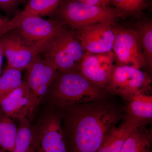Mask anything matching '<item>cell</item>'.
<instances>
[{
    "instance_id": "obj_11",
    "label": "cell",
    "mask_w": 152,
    "mask_h": 152,
    "mask_svg": "<svg viewBox=\"0 0 152 152\" xmlns=\"http://www.w3.org/2000/svg\"><path fill=\"white\" fill-rule=\"evenodd\" d=\"M0 42L7 61L6 68L22 72L40 55L36 49L27 45L13 30L0 38Z\"/></svg>"
},
{
    "instance_id": "obj_2",
    "label": "cell",
    "mask_w": 152,
    "mask_h": 152,
    "mask_svg": "<svg viewBox=\"0 0 152 152\" xmlns=\"http://www.w3.org/2000/svg\"><path fill=\"white\" fill-rule=\"evenodd\" d=\"M48 91L51 102L58 110L99 100L110 95L74 70L58 71Z\"/></svg>"
},
{
    "instance_id": "obj_16",
    "label": "cell",
    "mask_w": 152,
    "mask_h": 152,
    "mask_svg": "<svg viewBox=\"0 0 152 152\" xmlns=\"http://www.w3.org/2000/svg\"><path fill=\"white\" fill-rule=\"evenodd\" d=\"M134 129L130 123L123 122L111 131L96 152H120L126 139Z\"/></svg>"
},
{
    "instance_id": "obj_3",
    "label": "cell",
    "mask_w": 152,
    "mask_h": 152,
    "mask_svg": "<svg viewBox=\"0 0 152 152\" xmlns=\"http://www.w3.org/2000/svg\"><path fill=\"white\" fill-rule=\"evenodd\" d=\"M54 14L57 20L77 31L102 22L114 23L121 16L113 7L93 5L74 0H63Z\"/></svg>"
},
{
    "instance_id": "obj_25",
    "label": "cell",
    "mask_w": 152,
    "mask_h": 152,
    "mask_svg": "<svg viewBox=\"0 0 152 152\" xmlns=\"http://www.w3.org/2000/svg\"><path fill=\"white\" fill-rule=\"evenodd\" d=\"M80 1L93 5L107 6L108 5L109 0H74Z\"/></svg>"
},
{
    "instance_id": "obj_6",
    "label": "cell",
    "mask_w": 152,
    "mask_h": 152,
    "mask_svg": "<svg viewBox=\"0 0 152 152\" xmlns=\"http://www.w3.org/2000/svg\"><path fill=\"white\" fill-rule=\"evenodd\" d=\"M151 77L140 69L115 64L105 90L126 100L133 95L151 94Z\"/></svg>"
},
{
    "instance_id": "obj_7",
    "label": "cell",
    "mask_w": 152,
    "mask_h": 152,
    "mask_svg": "<svg viewBox=\"0 0 152 152\" xmlns=\"http://www.w3.org/2000/svg\"><path fill=\"white\" fill-rule=\"evenodd\" d=\"M26 82L29 90L30 107L28 119L31 121L42 100L47 94L58 70L53 63L42 58L34 59L26 68Z\"/></svg>"
},
{
    "instance_id": "obj_22",
    "label": "cell",
    "mask_w": 152,
    "mask_h": 152,
    "mask_svg": "<svg viewBox=\"0 0 152 152\" xmlns=\"http://www.w3.org/2000/svg\"><path fill=\"white\" fill-rule=\"evenodd\" d=\"M32 130L29 125L22 124L18 128L16 139L13 152H28L32 137Z\"/></svg>"
},
{
    "instance_id": "obj_10",
    "label": "cell",
    "mask_w": 152,
    "mask_h": 152,
    "mask_svg": "<svg viewBox=\"0 0 152 152\" xmlns=\"http://www.w3.org/2000/svg\"><path fill=\"white\" fill-rule=\"evenodd\" d=\"M113 51L101 54L86 52L79 63L77 71L90 83L105 90L114 65Z\"/></svg>"
},
{
    "instance_id": "obj_27",
    "label": "cell",
    "mask_w": 152,
    "mask_h": 152,
    "mask_svg": "<svg viewBox=\"0 0 152 152\" xmlns=\"http://www.w3.org/2000/svg\"><path fill=\"white\" fill-rule=\"evenodd\" d=\"M6 20V19L4 18L0 15V22L3 21L4 20Z\"/></svg>"
},
{
    "instance_id": "obj_9",
    "label": "cell",
    "mask_w": 152,
    "mask_h": 152,
    "mask_svg": "<svg viewBox=\"0 0 152 152\" xmlns=\"http://www.w3.org/2000/svg\"><path fill=\"white\" fill-rule=\"evenodd\" d=\"M112 51L117 66L140 69L146 66L138 34L136 29L114 27Z\"/></svg>"
},
{
    "instance_id": "obj_8",
    "label": "cell",
    "mask_w": 152,
    "mask_h": 152,
    "mask_svg": "<svg viewBox=\"0 0 152 152\" xmlns=\"http://www.w3.org/2000/svg\"><path fill=\"white\" fill-rule=\"evenodd\" d=\"M33 135L28 152H67L60 111L44 118Z\"/></svg>"
},
{
    "instance_id": "obj_19",
    "label": "cell",
    "mask_w": 152,
    "mask_h": 152,
    "mask_svg": "<svg viewBox=\"0 0 152 152\" xmlns=\"http://www.w3.org/2000/svg\"><path fill=\"white\" fill-rule=\"evenodd\" d=\"M142 50L146 66L151 70L152 67V23L151 20L140 22L137 25Z\"/></svg>"
},
{
    "instance_id": "obj_12",
    "label": "cell",
    "mask_w": 152,
    "mask_h": 152,
    "mask_svg": "<svg viewBox=\"0 0 152 152\" xmlns=\"http://www.w3.org/2000/svg\"><path fill=\"white\" fill-rule=\"evenodd\" d=\"M113 23L112 22H102L77 31L86 51L101 54L112 51L115 37Z\"/></svg>"
},
{
    "instance_id": "obj_18",
    "label": "cell",
    "mask_w": 152,
    "mask_h": 152,
    "mask_svg": "<svg viewBox=\"0 0 152 152\" xmlns=\"http://www.w3.org/2000/svg\"><path fill=\"white\" fill-rule=\"evenodd\" d=\"M17 132L13 119L0 111V148L4 151L13 152Z\"/></svg>"
},
{
    "instance_id": "obj_13",
    "label": "cell",
    "mask_w": 152,
    "mask_h": 152,
    "mask_svg": "<svg viewBox=\"0 0 152 152\" xmlns=\"http://www.w3.org/2000/svg\"><path fill=\"white\" fill-rule=\"evenodd\" d=\"M29 90L26 81L4 98L0 103V111L12 119L19 121L27 118L29 113Z\"/></svg>"
},
{
    "instance_id": "obj_15",
    "label": "cell",
    "mask_w": 152,
    "mask_h": 152,
    "mask_svg": "<svg viewBox=\"0 0 152 152\" xmlns=\"http://www.w3.org/2000/svg\"><path fill=\"white\" fill-rule=\"evenodd\" d=\"M139 126L131 133L120 152H152V132L146 127Z\"/></svg>"
},
{
    "instance_id": "obj_24",
    "label": "cell",
    "mask_w": 152,
    "mask_h": 152,
    "mask_svg": "<svg viewBox=\"0 0 152 152\" xmlns=\"http://www.w3.org/2000/svg\"><path fill=\"white\" fill-rule=\"evenodd\" d=\"M23 0H0V8L6 12L13 10Z\"/></svg>"
},
{
    "instance_id": "obj_4",
    "label": "cell",
    "mask_w": 152,
    "mask_h": 152,
    "mask_svg": "<svg viewBox=\"0 0 152 152\" xmlns=\"http://www.w3.org/2000/svg\"><path fill=\"white\" fill-rule=\"evenodd\" d=\"M86 52L77 31L65 26L52 39L42 54L53 63L58 71H77Z\"/></svg>"
},
{
    "instance_id": "obj_17",
    "label": "cell",
    "mask_w": 152,
    "mask_h": 152,
    "mask_svg": "<svg viewBox=\"0 0 152 152\" xmlns=\"http://www.w3.org/2000/svg\"><path fill=\"white\" fill-rule=\"evenodd\" d=\"M63 0H28L24 8L17 14L20 17H41L54 14Z\"/></svg>"
},
{
    "instance_id": "obj_23",
    "label": "cell",
    "mask_w": 152,
    "mask_h": 152,
    "mask_svg": "<svg viewBox=\"0 0 152 152\" xmlns=\"http://www.w3.org/2000/svg\"><path fill=\"white\" fill-rule=\"evenodd\" d=\"M17 26L16 23L12 19L11 20L6 19L3 21L0 22V38L15 29Z\"/></svg>"
},
{
    "instance_id": "obj_21",
    "label": "cell",
    "mask_w": 152,
    "mask_h": 152,
    "mask_svg": "<svg viewBox=\"0 0 152 152\" xmlns=\"http://www.w3.org/2000/svg\"><path fill=\"white\" fill-rule=\"evenodd\" d=\"M121 16L139 15L146 7L145 0H109Z\"/></svg>"
},
{
    "instance_id": "obj_5",
    "label": "cell",
    "mask_w": 152,
    "mask_h": 152,
    "mask_svg": "<svg viewBox=\"0 0 152 152\" xmlns=\"http://www.w3.org/2000/svg\"><path fill=\"white\" fill-rule=\"evenodd\" d=\"M18 26L13 30L30 46L42 53L48 44L55 36L65 27L58 20H50L35 16L13 18Z\"/></svg>"
},
{
    "instance_id": "obj_28",
    "label": "cell",
    "mask_w": 152,
    "mask_h": 152,
    "mask_svg": "<svg viewBox=\"0 0 152 152\" xmlns=\"http://www.w3.org/2000/svg\"><path fill=\"white\" fill-rule=\"evenodd\" d=\"M2 66H0V76L1 75Z\"/></svg>"
},
{
    "instance_id": "obj_20",
    "label": "cell",
    "mask_w": 152,
    "mask_h": 152,
    "mask_svg": "<svg viewBox=\"0 0 152 152\" xmlns=\"http://www.w3.org/2000/svg\"><path fill=\"white\" fill-rule=\"evenodd\" d=\"M23 81L21 71L6 68L0 76V103L4 98L19 87Z\"/></svg>"
},
{
    "instance_id": "obj_26",
    "label": "cell",
    "mask_w": 152,
    "mask_h": 152,
    "mask_svg": "<svg viewBox=\"0 0 152 152\" xmlns=\"http://www.w3.org/2000/svg\"><path fill=\"white\" fill-rule=\"evenodd\" d=\"M4 56V52H3L2 47L1 44L0 42V66H2Z\"/></svg>"
},
{
    "instance_id": "obj_14",
    "label": "cell",
    "mask_w": 152,
    "mask_h": 152,
    "mask_svg": "<svg viewBox=\"0 0 152 152\" xmlns=\"http://www.w3.org/2000/svg\"><path fill=\"white\" fill-rule=\"evenodd\" d=\"M126 118L148 124L152 119V95L140 94L126 100Z\"/></svg>"
},
{
    "instance_id": "obj_29",
    "label": "cell",
    "mask_w": 152,
    "mask_h": 152,
    "mask_svg": "<svg viewBox=\"0 0 152 152\" xmlns=\"http://www.w3.org/2000/svg\"><path fill=\"white\" fill-rule=\"evenodd\" d=\"M0 152H5L1 148H0Z\"/></svg>"
},
{
    "instance_id": "obj_1",
    "label": "cell",
    "mask_w": 152,
    "mask_h": 152,
    "mask_svg": "<svg viewBox=\"0 0 152 152\" xmlns=\"http://www.w3.org/2000/svg\"><path fill=\"white\" fill-rule=\"evenodd\" d=\"M58 110L67 152H96L126 118L125 106L109 100L108 97Z\"/></svg>"
}]
</instances>
